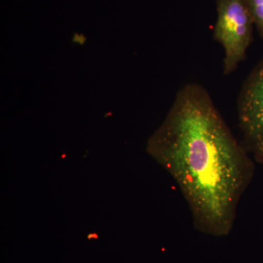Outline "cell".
Wrapping results in <instances>:
<instances>
[{
    "instance_id": "cell-1",
    "label": "cell",
    "mask_w": 263,
    "mask_h": 263,
    "mask_svg": "<svg viewBox=\"0 0 263 263\" xmlns=\"http://www.w3.org/2000/svg\"><path fill=\"white\" fill-rule=\"evenodd\" d=\"M148 152L179 185L195 228L229 234L253 168L205 87L190 83L179 90Z\"/></svg>"
},
{
    "instance_id": "cell-2",
    "label": "cell",
    "mask_w": 263,
    "mask_h": 263,
    "mask_svg": "<svg viewBox=\"0 0 263 263\" xmlns=\"http://www.w3.org/2000/svg\"><path fill=\"white\" fill-rule=\"evenodd\" d=\"M216 10L214 38L224 49L223 72L228 76L246 60L254 23L245 0H216Z\"/></svg>"
},
{
    "instance_id": "cell-3",
    "label": "cell",
    "mask_w": 263,
    "mask_h": 263,
    "mask_svg": "<svg viewBox=\"0 0 263 263\" xmlns=\"http://www.w3.org/2000/svg\"><path fill=\"white\" fill-rule=\"evenodd\" d=\"M237 111L245 148L263 162V60L245 81Z\"/></svg>"
},
{
    "instance_id": "cell-4",
    "label": "cell",
    "mask_w": 263,
    "mask_h": 263,
    "mask_svg": "<svg viewBox=\"0 0 263 263\" xmlns=\"http://www.w3.org/2000/svg\"><path fill=\"white\" fill-rule=\"evenodd\" d=\"M254 25L263 39V0H245Z\"/></svg>"
},
{
    "instance_id": "cell-5",
    "label": "cell",
    "mask_w": 263,
    "mask_h": 263,
    "mask_svg": "<svg viewBox=\"0 0 263 263\" xmlns=\"http://www.w3.org/2000/svg\"><path fill=\"white\" fill-rule=\"evenodd\" d=\"M72 41L78 44H84L85 41H86V38H85L83 34H76L74 35L73 38H72Z\"/></svg>"
}]
</instances>
